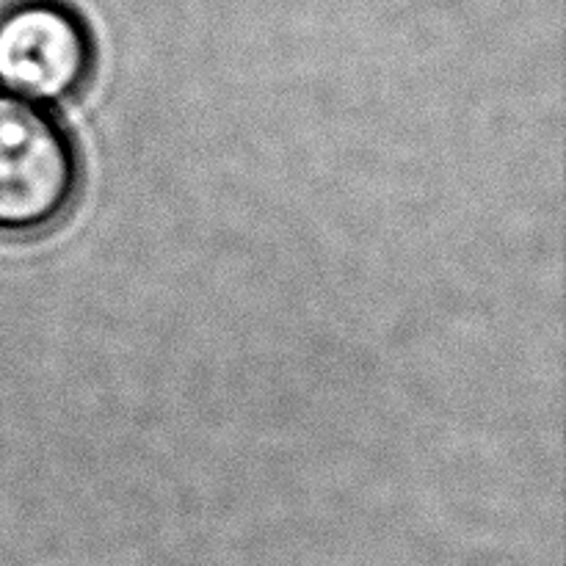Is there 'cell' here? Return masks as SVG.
I'll return each instance as SVG.
<instances>
[{
  "mask_svg": "<svg viewBox=\"0 0 566 566\" xmlns=\"http://www.w3.org/2000/svg\"><path fill=\"white\" fill-rule=\"evenodd\" d=\"M81 164L64 127L28 99L0 92V235H36L66 216Z\"/></svg>",
  "mask_w": 566,
  "mask_h": 566,
  "instance_id": "obj_1",
  "label": "cell"
},
{
  "mask_svg": "<svg viewBox=\"0 0 566 566\" xmlns=\"http://www.w3.org/2000/svg\"><path fill=\"white\" fill-rule=\"evenodd\" d=\"M94 72V39L61 0H22L0 14V88L28 103H64Z\"/></svg>",
  "mask_w": 566,
  "mask_h": 566,
  "instance_id": "obj_2",
  "label": "cell"
}]
</instances>
